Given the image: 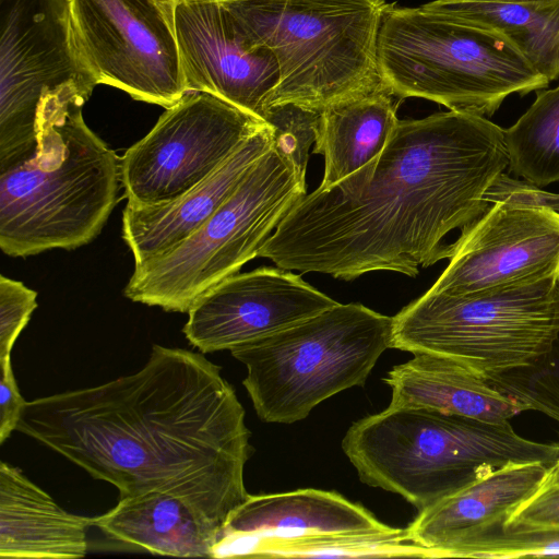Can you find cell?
<instances>
[{
    "mask_svg": "<svg viewBox=\"0 0 559 559\" xmlns=\"http://www.w3.org/2000/svg\"><path fill=\"white\" fill-rule=\"evenodd\" d=\"M508 166L504 130L484 116L399 120L378 156L302 197L258 257L343 281L373 271L414 277L452 257L447 235L485 213V194Z\"/></svg>",
    "mask_w": 559,
    "mask_h": 559,
    "instance_id": "6da1fadb",
    "label": "cell"
},
{
    "mask_svg": "<svg viewBox=\"0 0 559 559\" xmlns=\"http://www.w3.org/2000/svg\"><path fill=\"white\" fill-rule=\"evenodd\" d=\"M16 430L120 498L171 495L219 531L249 497L245 409L200 353L153 345L135 373L26 402Z\"/></svg>",
    "mask_w": 559,
    "mask_h": 559,
    "instance_id": "7a4b0ae2",
    "label": "cell"
},
{
    "mask_svg": "<svg viewBox=\"0 0 559 559\" xmlns=\"http://www.w3.org/2000/svg\"><path fill=\"white\" fill-rule=\"evenodd\" d=\"M81 97L52 105L38 119L29 158L0 171V249L28 257L91 242L122 186L121 158L85 123Z\"/></svg>",
    "mask_w": 559,
    "mask_h": 559,
    "instance_id": "3957f363",
    "label": "cell"
},
{
    "mask_svg": "<svg viewBox=\"0 0 559 559\" xmlns=\"http://www.w3.org/2000/svg\"><path fill=\"white\" fill-rule=\"evenodd\" d=\"M342 449L360 480L397 493L418 513L491 472L559 456V443L518 435L493 423L424 407H391L355 421Z\"/></svg>",
    "mask_w": 559,
    "mask_h": 559,
    "instance_id": "277c9868",
    "label": "cell"
},
{
    "mask_svg": "<svg viewBox=\"0 0 559 559\" xmlns=\"http://www.w3.org/2000/svg\"><path fill=\"white\" fill-rule=\"evenodd\" d=\"M222 2L249 45L270 49L277 61L280 81L264 109L296 104L322 111L386 87L377 60L383 0Z\"/></svg>",
    "mask_w": 559,
    "mask_h": 559,
    "instance_id": "5b68a950",
    "label": "cell"
},
{
    "mask_svg": "<svg viewBox=\"0 0 559 559\" xmlns=\"http://www.w3.org/2000/svg\"><path fill=\"white\" fill-rule=\"evenodd\" d=\"M377 60L383 84L400 100L425 98L480 116L493 115L511 94L549 85L504 35L423 7L386 5Z\"/></svg>",
    "mask_w": 559,
    "mask_h": 559,
    "instance_id": "8992f818",
    "label": "cell"
},
{
    "mask_svg": "<svg viewBox=\"0 0 559 559\" xmlns=\"http://www.w3.org/2000/svg\"><path fill=\"white\" fill-rule=\"evenodd\" d=\"M393 317L361 304H337L230 349L247 367L242 381L262 421L293 424L321 402L364 386L391 348Z\"/></svg>",
    "mask_w": 559,
    "mask_h": 559,
    "instance_id": "52a82bcc",
    "label": "cell"
},
{
    "mask_svg": "<svg viewBox=\"0 0 559 559\" xmlns=\"http://www.w3.org/2000/svg\"><path fill=\"white\" fill-rule=\"evenodd\" d=\"M559 334V281L451 295L427 290L393 317L391 348L452 359L486 381L535 364Z\"/></svg>",
    "mask_w": 559,
    "mask_h": 559,
    "instance_id": "ba28073f",
    "label": "cell"
},
{
    "mask_svg": "<svg viewBox=\"0 0 559 559\" xmlns=\"http://www.w3.org/2000/svg\"><path fill=\"white\" fill-rule=\"evenodd\" d=\"M306 194V178L272 146L194 234L134 264L124 296L165 311L188 313L199 297L259 255Z\"/></svg>",
    "mask_w": 559,
    "mask_h": 559,
    "instance_id": "9c48e42d",
    "label": "cell"
},
{
    "mask_svg": "<svg viewBox=\"0 0 559 559\" xmlns=\"http://www.w3.org/2000/svg\"><path fill=\"white\" fill-rule=\"evenodd\" d=\"M97 80L78 47L67 0H0V171L38 150V112L72 86Z\"/></svg>",
    "mask_w": 559,
    "mask_h": 559,
    "instance_id": "30bf717a",
    "label": "cell"
},
{
    "mask_svg": "<svg viewBox=\"0 0 559 559\" xmlns=\"http://www.w3.org/2000/svg\"><path fill=\"white\" fill-rule=\"evenodd\" d=\"M266 124L210 93H186L121 158L128 204L157 205L179 198Z\"/></svg>",
    "mask_w": 559,
    "mask_h": 559,
    "instance_id": "8fae6325",
    "label": "cell"
},
{
    "mask_svg": "<svg viewBox=\"0 0 559 559\" xmlns=\"http://www.w3.org/2000/svg\"><path fill=\"white\" fill-rule=\"evenodd\" d=\"M80 52L98 84L165 109L187 92L177 0H67Z\"/></svg>",
    "mask_w": 559,
    "mask_h": 559,
    "instance_id": "7c38bea8",
    "label": "cell"
},
{
    "mask_svg": "<svg viewBox=\"0 0 559 559\" xmlns=\"http://www.w3.org/2000/svg\"><path fill=\"white\" fill-rule=\"evenodd\" d=\"M452 245L431 292L461 295L559 281V213L552 210L492 203Z\"/></svg>",
    "mask_w": 559,
    "mask_h": 559,
    "instance_id": "4fadbf2b",
    "label": "cell"
},
{
    "mask_svg": "<svg viewBox=\"0 0 559 559\" xmlns=\"http://www.w3.org/2000/svg\"><path fill=\"white\" fill-rule=\"evenodd\" d=\"M337 304L288 270L260 267L228 276L199 297L182 332L202 354L230 350Z\"/></svg>",
    "mask_w": 559,
    "mask_h": 559,
    "instance_id": "5bb4252c",
    "label": "cell"
},
{
    "mask_svg": "<svg viewBox=\"0 0 559 559\" xmlns=\"http://www.w3.org/2000/svg\"><path fill=\"white\" fill-rule=\"evenodd\" d=\"M175 26L187 92L210 93L261 118L280 81L272 51L249 45L222 0H177Z\"/></svg>",
    "mask_w": 559,
    "mask_h": 559,
    "instance_id": "9a60e30c",
    "label": "cell"
},
{
    "mask_svg": "<svg viewBox=\"0 0 559 559\" xmlns=\"http://www.w3.org/2000/svg\"><path fill=\"white\" fill-rule=\"evenodd\" d=\"M390 528L366 508L335 491L306 488L249 495L221 528L212 558H229L238 546L265 537L367 533Z\"/></svg>",
    "mask_w": 559,
    "mask_h": 559,
    "instance_id": "2e32d148",
    "label": "cell"
},
{
    "mask_svg": "<svg viewBox=\"0 0 559 559\" xmlns=\"http://www.w3.org/2000/svg\"><path fill=\"white\" fill-rule=\"evenodd\" d=\"M272 147L269 124L249 138L213 175L179 198L157 205H126L122 238L142 263L185 241L230 197L250 168Z\"/></svg>",
    "mask_w": 559,
    "mask_h": 559,
    "instance_id": "e0dca14e",
    "label": "cell"
},
{
    "mask_svg": "<svg viewBox=\"0 0 559 559\" xmlns=\"http://www.w3.org/2000/svg\"><path fill=\"white\" fill-rule=\"evenodd\" d=\"M548 466L511 464L467 485L432 508L418 513L406 527L419 545L439 558L485 530L504 522L540 488Z\"/></svg>",
    "mask_w": 559,
    "mask_h": 559,
    "instance_id": "ac0fdd59",
    "label": "cell"
},
{
    "mask_svg": "<svg viewBox=\"0 0 559 559\" xmlns=\"http://www.w3.org/2000/svg\"><path fill=\"white\" fill-rule=\"evenodd\" d=\"M92 526L93 518L63 510L20 468L0 463V558H83Z\"/></svg>",
    "mask_w": 559,
    "mask_h": 559,
    "instance_id": "d6986e66",
    "label": "cell"
},
{
    "mask_svg": "<svg viewBox=\"0 0 559 559\" xmlns=\"http://www.w3.org/2000/svg\"><path fill=\"white\" fill-rule=\"evenodd\" d=\"M383 381L391 388V407H424L500 423L519 407L483 377L443 356L417 354L394 366Z\"/></svg>",
    "mask_w": 559,
    "mask_h": 559,
    "instance_id": "ffe728a7",
    "label": "cell"
},
{
    "mask_svg": "<svg viewBox=\"0 0 559 559\" xmlns=\"http://www.w3.org/2000/svg\"><path fill=\"white\" fill-rule=\"evenodd\" d=\"M108 538L154 555L212 558L219 530L183 500L151 491L93 518Z\"/></svg>",
    "mask_w": 559,
    "mask_h": 559,
    "instance_id": "44dd1931",
    "label": "cell"
},
{
    "mask_svg": "<svg viewBox=\"0 0 559 559\" xmlns=\"http://www.w3.org/2000/svg\"><path fill=\"white\" fill-rule=\"evenodd\" d=\"M395 98L388 87H382L322 110L313 147L324 157L319 187L341 181L382 152L399 121Z\"/></svg>",
    "mask_w": 559,
    "mask_h": 559,
    "instance_id": "7402d4cb",
    "label": "cell"
},
{
    "mask_svg": "<svg viewBox=\"0 0 559 559\" xmlns=\"http://www.w3.org/2000/svg\"><path fill=\"white\" fill-rule=\"evenodd\" d=\"M425 10L504 35L549 83L559 79V0L533 3L433 0Z\"/></svg>",
    "mask_w": 559,
    "mask_h": 559,
    "instance_id": "603a6c76",
    "label": "cell"
},
{
    "mask_svg": "<svg viewBox=\"0 0 559 559\" xmlns=\"http://www.w3.org/2000/svg\"><path fill=\"white\" fill-rule=\"evenodd\" d=\"M362 558L420 557L439 558L435 549L416 543L407 528L382 532L336 533L297 537H265L234 549L229 558Z\"/></svg>",
    "mask_w": 559,
    "mask_h": 559,
    "instance_id": "cb8c5ba5",
    "label": "cell"
},
{
    "mask_svg": "<svg viewBox=\"0 0 559 559\" xmlns=\"http://www.w3.org/2000/svg\"><path fill=\"white\" fill-rule=\"evenodd\" d=\"M504 141L518 177L538 187L559 181V86L540 90Z\"/></svg>",
    "mask_w": 559,
    "mask_h": 559,
    "instance_id": "d4e9b609",
    "label": "cell"
},
{
    "mask_svg": "<svg viewBox=\"0 0 559 559\" xmlns=\"http://www.w3.org/2000/svg\"><path fill=\"white\" fill-rule=\"evenodd\" d=\"M520 412L536 411L559 423V334L532 366L487 380Z\"/></svg>",
    "mask_w": 559,
    "mask_h": 559,
    "instance_id": "484cf974",
    "label": "cell"
},
{
    "mask_svg": "<svg viewBox=\"0 0 559 559\" xmlns=\"http://www.w3.org/2000/svg\"><path fill=\"white\" fill-rule=\"evenodd\" d=\"M493 525L449 551V558L559 556V528L509 532Z\"/></svg>",
    "mask_w": 559,
    "mask_h": 559,
    "instance_id": "4316f807",
    "label": "cell"
},
{
    "mask_svg": "<svg viewBox=\"0 0 559 559\" xmlns=\"http://www.w3.org/2000/svg\"><path fill=\"white\" fill-rule=\"evenodd\" d=\"M321 110L296 104L266 107L262 119L272 130V146L306 178L309 151L317 140Z\"/></svg>",
    "mask_w": 559,
    "mask_h": 559,
    "instance_id": "83f0119b",
    "label": "cell"
},
{
    "mask_svg": "<svg viewBox=\"0 0 559 559\" xmlns=\"http://www.w3.org/2000/svg\"><path fill=\"white\" fill-rule=\"evenodd\" d=\"M37 293L22 282L0 275V359L12 347L37 307Z\"/></svg>",
    "mask_w": 559,
    "mask_h": 559,
    "instance_id": "f1b7e54d",
    "label": "cell"
},
{
    "mask_svg": "<svg viewBox=\"0 0 559 559\" xmlns=\"http://www.w3.org/2000/svg\"><path fill=\"white\" fill-rule=\"evenodd\" d=\"M504 531L559 528V485L539 489L502 525Z\"/></svg>",
    "mask_w": 559,
    "mask_h": 559,
    "instance_id": "f546056e",
    "label": "cell"
},
{
    "mask_svg": "<svg viewBox=\"0 0 559 559\" xmlns=\"http://www.w3.org/2000/svg\"><path fill=\"white\" fill-rule=\"evenodd\" d=\"M485 201L509 203L521 206L549 209L559 213V193L547 192L526 180L511 178L500 174L485 194Z\"/></svg>",
    "mask_w": 559,
    "mask_h": 559,
    "instance_id": "4dcf8cb0",
    "label": "cell"
},
{
    "mask_svg": "<svg viewBox=\"0 0 559 559\" xmlns=\"http://www.w3.org/2000/svg\"><path fill=\"white\" fill-rule=\"evenodd\" d=\"M25 404L7 356L0 359V443L16 430Z\"/></svg>",
    "mask_w": 559,
    "mask_h": 559,
    "instance_id": "1f68e13d",
    "label": "cell"
},
{
    "mask_svg": "<svg viewBox=\"0 0 559 559\" xmlns=\"http://www.w3.org/2000/svg\"><path fill=\"white\" fill-rule=\"evenodd\" d=\"M559 485V456L555 463L548 466L545 479L539 489Z\"/></svg>",
    "mask_w": 559,
    "mask_h": 559,
    "instance_id": "d6a6232c",
    "label": "cell"
},
{
    "mask_svg": "<svg viewBox=\"0 0 559 559\" xmlns=\"http://www.w3.org/2000/svg\"><path fill=\"white\" fill-rule=\"evenodd\" d=\"M473 1L506 2V3H533V2H545V1H551V0H473Z\"/></svg>",
    "mask_w": 559,
    "mask_h": 559,
    "instance_id": "836d02e7",
    "label": "cell"
}]
</instances>
